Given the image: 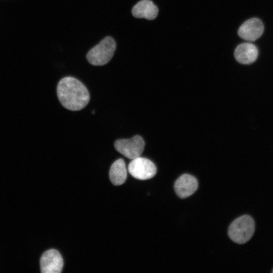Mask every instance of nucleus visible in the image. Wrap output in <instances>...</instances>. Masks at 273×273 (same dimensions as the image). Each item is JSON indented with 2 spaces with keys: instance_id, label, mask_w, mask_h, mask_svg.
Returning <instances> with one entry per match:
<instances>
[{
  "instance_id": "0eeeda50",
  "label": "nucleus",
  "mask_w": 273,
  "mask_h": 273,
  "mask_svg": "<svg viewBox=\"0 0 273 273\" xmlns=\"http://www.w3.org/2000/svg\"><path fill=\"white\" fill-rule=\"evenodd\" d=\"M198 183L193 176L184 174L180 176L174 183V190L180 198H187L193 194L197 190Z\"/></svg>"
},
{
  "instance_id": "f8f14e48",
  "label": "nucleus",
  "mask_w": 273,
  "mask_h": 273,
  "mask_svg": "<svg viewBox=\"0 0 273 273\" xmlns=\"http://www.w3.org/2000/svg\"><path fill=\"white\" fill-rule=\"evenodd\" d=\"M272 272H273V270H272Z\"/></svg>"
},
{
  "instance_id": "f03ea898",
  "label": "nucleus",
  "mask_w": 273,
  "mask_h": 273,
  "mask_svg": "<svg viewBox=\"0 0 273 273\" xmlns=\"http://www.w3.org/2000/svg\"><path fill=\"white\" fill-rule=\"evenodd\" d=\"M116 48L115 40L111 36H106L88 52L87 60L93 65H105L113 57Z\"/></svg>"
},
{
  "instance_id": "9d476101",
  "label": "nucleus",
  "mask_w": 273,
  "mask_h": 273,
  "mask_svg": "<svg viewBox=\"0 0 273 273\" xmlns=\"http://www.w3.org/2000/svg\"><path fill=\"white\" fill-rule=\"evenodd\" d=\"M258 54L256 46L250 43H244L237 47L234 56L238 62L243 64H250L256 60Z\"/></svg>"
},
{
  "instance_id": "6e6552de",
  "label": "nucleus",
  "mask_w": 273,
  "mask_h": 273,
  "mask_svg": "<svg viewBox=\"0 0 273 273\" xmlns=\"http://www.w3.org/2000/svg\"><path fill=\"white\" fill-rule=\"evenodd\" d=\"M263 30L262 22L257 18H252L240 26L238 34L245 40L254 41L262 35Z\"/></svg>"
},
{
  "instance_id": "9b49d317",
  "label": "nucleus",
  "mask_w": 273,
  "mask_h": 273,
  "mask_svg": "<svg viewBox=\"0 0 273 273\" xmlns=\"http://www.w3.org/2000/svg\"><path fill=\"white\" fill-rule=\"evenodd\" d=\"M109 177L114 185L119 186L124 183L127 177V170L123 159H119L112 164Z\"/></svg>"
},
{
  "instance_id": "20e7f679",
  "label": "nucleus",
  "mask_w": 273,
  "mask_h": 273,
  "mask_svg": "<svg viewBox=\"0 0 273 273\" xmlns=\"http://www.w3.org/2000/svg\"><path fill=\"white\" fill-rule=\"evenodd\" d=\"M115 149L126 158L132 160L140 157L145 147V142L140 135L130 139H119L114 143Z\"/></svg>"
},
{
  "instance_id": "7ed1b4c3",
  "label": "nucleus",
  "mask_w": 273,
  "mask_h": 273,
  "mask_svg": "<svg viewBox=\"0 0 273 273\" xmlns=\"http://www.w3.org/2000/svg\"><path fill=\"white\" fill-rule=\"evenodd\" d=\"M255 230L253 218L245 215L235 219L230 225L228 235L230 239L238 244H244L252 237Z\"/></svg>"
},
{
  "instance_id": "423d86ee",
  "label": "nucleus",
  "mask_w": 273,
  "mask_h": 273,
  "mask_svg": "<svg viewBox=\"0 0 273 273\" xmlns=\"http://www.w3.org/2000/svg\"><path fill=\"white\" fill-rule=\"evenodd\" d=\"M42 273H60L63 266V260L60 253L55 249L44 252L40 259Z\"/></svg>"
},
{
  "instance_id": "39448f33",
  "label": "nucleus",
  "mask_w": 273,
  "mask_h": 273,
  "mask_svg": "<svg viewBox=\"0 0 273 273\" xmlns=\"http://www.w3.org/2000/svg\"><path fill=\"white\" fill-rule=\"evenodd\" d=\"M128 170L133 177L140 180L150 179L157 172V168L152 161L140 156L131 160L128 164Z\"/></svg>"
},
{
  "instance_id": "1a4fd4ad",
  "label": "nucleus",
  "mask_w": 273,
  "mask_h": 273,
  "mask_svg": "<svg viewBox=\"0 0 273 273\" xmlns=\"http://www.w3.org/2000/svg\"><path fill=\"white\" fill-rule=\"evenodd\" d=\"M133 16L151 20L158 15L157 7L150 0H142L133 6L131 10Z\"/></svg>"
},
{
  "instance_id": "f257e3e1",
  "label": "nucleus",
  "mask_w": 273,
  "mask_h": 273,
  "mask_svg": "<svg viewBox=\"0 0 273 273\" xmlns=\"http://www.w3.org/2000/svg\"><path fill=\"white\" fill-rule=\"evenodd\" d=\"M57 93L62 105L67 109L78 111L85 107L89 101V94L85 86L78 79L70 76L59 82Z\"/></svg>"
}]
</instances>
